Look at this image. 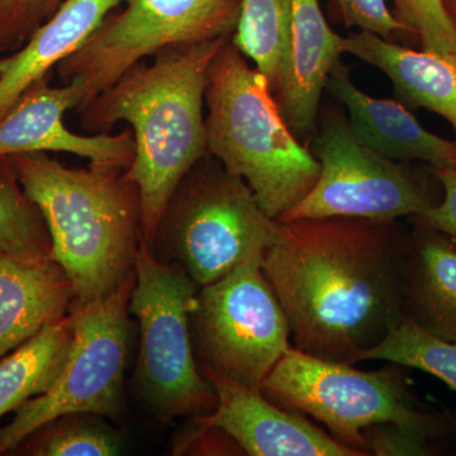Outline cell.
<instances>
[{"label": "cell", "instance_id": "6da1fadb", "mask_svg": "<svg viewBox=\"0 0 456 456\" xmlns=\"http://www.w3.org/2000/svg\"><path fill=\"white\" fill-rule=\"evenodd\" d=\"M261 266L287 314L293 347L356 364L403 317L412 235L397 221H278Z\"/></svg>", "mask_w": 456, "mask_h": 456}, {"label": "cell", "instance_id": "7a4b0ae2", "mask_svg": "<svg viewBox=\"0 0 456 456\" xmlns=\"http://www.w3.org/2000/svg\"><path fill=\"white\" fill-rule=\"evenodd\" d=\"M231 37L179 45L132 66L83 108L80 125L93 134L127 122L134 158L126 175L137 185L141 232L149 248L171 196L191 167L208 154L206 104L209 66Z\"/></svg>", "mask_w": 456, "mask_h": 456}, {"label": "cell", "instance_id": "3957f363", "mask_svg": "<svg viewBox=\"0 0 456 456\" xmlns=\"http://www.w3.org/2000/svg\"><path fill=\"white\" fill-rule=\"evenodd\" d=\"M27 197L49 228L51 259L73 285V303L104 298L134 274L141 232L137 185L126 169H73L47 152L9 156Z\"/></svg>", "mask_w": 456, "mask_h": 456}, {"label": "cell", "instance_id": "277c9868", "mask_svg": "<svg viewBox=\"0 0 456 456\" xmlns=\"http://www.w3.org/2000/svg\"><path fill=\"white\" fill-rule=\"evenodd\" d=\"M208 154L244 180L278 220L307 196L321 165L294 136L268 80L228 40L209 66L206 88Z\"/></svg>", "mask_w": 456, "mask_h": 456}, {"label": "cell", "instance_id": "5b68a950", "mask_svg": "<svg viewBox=\"0 0 456 456\" xmlns=\"http://www.w3.org/2000/svg\"><path fill=\"white\" fill-rule=\"evenodd\" d=\"M404 367L364 371L290 347L261 384L264 397L321 422L342 445L365 452L362 431L395 424L435 441L456 431L446 413L426 412L411 395Z\"/></svg>", "mask_w": 456, "mask_h": 456}, {"label": "cell", "instance_id": "8992f818", "mask_svg": "<svg viewBox=\"0 0 456 456\" xmlns=\"http://www.w3.org/2000/svg\"><path fill=\"white\" fill-rule=\"evenodd\" d=\"M278 227L244 180L207 154L171 196L150 250L203 287L248 261L263 260Z\"/></svg>", "mask_w": 456, "mask_h": 456}, {"label": "cell", "instance_id": "52a82bcc", "mask_svg": "<svg viewBox=\"0 0 456 456\" xmlns=\"http://www.w3.org/2000/svg\"><path fill=\"white\" fill-rule=\"evenodd\" d=\"M128 310L139 321L141 391L163 421L211 413L217 395L194 355L189 314L198 285L178 264L165 263L141 239Z\"/></svg>", "mask_w": 456, "mask_h": 456}, {"label": "cell", "instance_id": "ba28073f", "mask_svg": "<svg viewBox=\"0 0 456 456\" xmlns=\"http://www.w3.org/2000/svg\"><path fill=\"white\" fill-rule=\"evenodd\" d=\"M136 272L104 298L73 303V341L55 382L0 428V456L12 452L40 426L70 413L113 417L121 410L130 340V297Z\"/></svg>", "mask_w": 456, "mask_h": 456}, {"label": "cell", "instance_id": "9c48e42d", "mask_svg": "<svg viewBox=\"0 0 456 456\" xmlns=\"http://www.w3.org/2000/svg\"><path fill=\"white\" fill-rule=\"evenodd\" d=\"M79 50L57 65L80 92L77 112L132 66L179 45L231 37L242 0H123Z\"/></svg>", "mask_w": 456, "mask_h": 456}, {"label": "cell", "instance_id": "30bf717a", "mask_svg": "<svg viewBox=\"0 0 456 456\" xmlns=\"http://www.w3.org/2000/svg\"><path fill=\"white\" fill-rule=\"evenodd\" d=\"M263 260H251L198 288L189 314L200 368L211 369L260 391L290 349V327Z\"/></svg>", "mask_w": 456, "mask_h": 456}, {"label": "cell", "instance_id": "8fae6325", "mask_svg": "<svg viewBox=\"0 0 456 456\" xmlns=\"http://www.w3.org/2000/svg\"><path fill=\"white\" fill-rule=\"evenodd\" d=\"M312 142L320 176L310 193L279 222L327 217L397 221L422 215L440 202L422 176L365 145L338 112L323 119Z\"/></svg>", "mask_w": 456, "mask_h": 456}, {"label": "cell", "instance_id": "7c38bea8", "mask_svg": "<svg viewBox=\"0 0 456 456\" xmlns=\"http://www.w3.org/2000/svg\"><path fill=\"white\" fill-rule=\"evenodd\" d=\"M217 395L208 415L191 419L227 432L250 456H362L307 417L273 403L263 393L226 375L200 368Z\"/></svg>", "mask_w": 456, "mask_h": 456}, {"label": "cell", "instance_id": "4fadbf2b", "mask_svg": "<svg viewBox=\"0 0 456 456\" xmlns=\"http://www.w3.org/2000/svg\"><path fill=\"white\" fill-rule=\"evenodd\" d=\"M50 77L33 86L17 106L0 119V159L26 152H68L88 159L90 164L127 169L134 158L130 128L121 134L83 136L65 126L69 110L80 106L74 84L50 86Z\"/></svg>", "mask_w": 456, "mask_h": 456}, {"label": "cell", "instance_id": "5bb4252c", "mask_svg": "<svg viewBox=\"0 0 456 456\" xmlns=\"http://www.w3.org/2000/svg\"><path fill=\"white\" fill-rule=\"evenodd\" d=\"M325 89L346 108L354 134L378 154L402 164L422 161L440 169L456 167V141L426 130L399 102L362 92L341 60L330 73Z\"/></svg>", "mask_w": 456, "mask_h": 456}, {"label": "cell", "instance_id": "9a60e30c", "mask_svg": "<svg viewBox=\"0 0 456 456\" xmlns=\"http://www.w3.org/2000/svg\"><path fill=\"white\" fill-rule=\"evenodd\" d=\"M345 51L327 23L318 0H292V28L287 73L275 99L281 116L303 145L316 134L321 95Z\"/></svg>", "mask_w": 456, "mask_h": 456}, {"label": "cell", "instance_id": "2e32d148", "mask_svg": "<svg viewBox=\"0 0 456 456\" xmlns=\"http://www.w3.org/2000/svg\"><path fill=\"white\" fill-rule=\"evenodd\" d=\"M123 0H62L25 46L0 57V119L83 46Z\"/></svg>", "mask_w": 456, "mask_h": 456}, {"label": "cell", "instance_id": "e0dca14e", "mask_svg": "<svg viewBox=\"0 0 456 456\" xmlns=\"http://www.w3.org/2000/svg\"><path fill=\"white\" fill-rule=\"evenodd\" d=\"M73 301L70 279L55 260L0 251V358L65 317Z\"/></svg>", "mask_w": 456, "mask_h": 456}, {"label": "cell", "instance_id": "ac0fdd59", "mask_svg": "<svg viewBox=\"0 0 456 456\" xmlns=\"http://www.w3.org/2000/svg\"><path fill=\"white\" fill-rule=\"evenodd\" d=\"M345 51L383 71L399 101L439 114L456 131V53L411 50L367 31L345 37Z\"/></svg>", "mask_w": 456, "mask_h": 456}, {"label": "cell", "instance_id": "d6986e66", "mask_svg": "<svg viewBox=\"0 0 456 456\" xmlns=\"http://www.w3.org/2000/svg\"><path fill=\"white\" fill-rule=\"evenodd\" d=\"M403 317L456 344V240L417 224L404 277Z\"/></svg>", "mask_w": 456, "mask_h": 456}, {"label": "cell", "instance_id": "ffe728a7", "mask_svg": "<svg viewBox=\"0 0 456 456\" xmlns=\"http://www.w3.org/2000/svg\"><path fill=\"white\" fill-rule=\"evenodd\" d=\"M73 341L70 312L0 358V419L50 388Z\"/></svg>", "mask_w": 456, "mask_h": 456}, {"label": "cell", "instance_id": "44dd1931", "mask_svg": "<svg viewBox=\"0 0 456 456\" xmlns=\"http://www.w3.org/2000/svg\"><path fill=\"white\" fill-rule=\"evenodd\" d=\"M292 0H242L231 42L254 61L277 94L287 73Z\"/></svg>", "mask_w": 456, "mask_h": 456}, {"label": "cell", "instance_id": "7402d4cb", "mask_svg": "<svg viewBox=\"0 0 456 456\" xmlns=\"http://www.w3.org/2000/svg\"><path fill=\"white\" fill-rule=\"evenodd\" d=\"M121 452V437L93 413L56 417L36 428L11 455L112 456Z\"/></svg>", "mask_w": 456, "mask_h": 456}, {"label": "cell", "instance_id": "603a6c76", "mask_svg": "<svg viewBox=\"0 0 456 456\" xmlns=\"http://www.w3.org/2000/svg\"><path fill=\"white\" fill-rule=\"evenodd\" d=\"M0 251L22 257H51L49 228L27 197L8 158L0 159Z\"/></svg>", "mask_w": 456, "mask_h": 456}, {"label": "cell", "instance_id": "cb8c5ba5", "mask_svg": "<svg viewBox=\"0 0 456 456\" xmlns=\"http://www.w3.org/2000/svg\"><path fill=\"white\" fill-rule=\"evenodd\" d=\"M369 360L425 371L456 392V344L430 334L406 317L393 323L383 341L360 358V362Z\"/></svg>", "mask_w": 456, "mask_h": 456}, {"label": "cell", "instance_id": "d4e9b609", "mask_svg": "<svg viewBox=\"0 0 456 456\" xmlns=\"http://www.w3.org/2000/svg\"><path fill=\"white\" fill-rule=\"evenodd\" d=\"M392 14L408 33L419 38L422 50L456 53V20L444 0H391Z\"/></svg>", "mask_w": 456, "mask_h": 456}, {"label": "cell", "instance_id": "484cf974", "mask_svg": "<svg viewBox=\"0 0 456 456\" xmlns=\"http://www.w3.org/2000/svg\"><path fill=\"white\" fill-rule=\"evenodd\" d=\"M49 0H0V55L16 53L47 20Z\"/></svg>", "mask_w": 456, "mask_h": 456}, {"label": "cell", "instance_id": "4316f807", "mask_svg": "<svg viewBox=\"0 0 456 456\" xmlns=\"http://www.w3.org/2000/svg\"><path fill=\"white\" fill-rule=\"evenodd\" d=\"M365 452L375 456L434 454L437 441L395 424L373 425L362 431Z\"/></svg>", "mask_w": 456, "mask_h": 456}, {"label": "cell", "instance_id": "83f0119b", "mask_svg": "<svg viewBox=\"0 0 456 456\" xmlns=\"http://www.w3.org/2000/svg\"><path fill=\"white\" fill-rule=\"evenodd\" d=\"M191 428L174 441V455L241 456V446L231 435L215 425L191 419Z\"/></svg>", "mask_w": 456, "mask_h": 456}, {"label": "cell", "instance_id": "f1b7e54d", "mask_svg": "<svg viewBox=\"0 0 456 456\" xmlns=\"http://www.w3.org/2000/svg\"><path fill=\"white\" fill-rule=\"evenodd\" d=\"M342 20L347 27H358L389 40L395 33H408L393 17L387 0H336Z\"/></svg>", "mask_w": 456, "mask_h": 456}, {"label": "cell", "instance_id": "f546056e", "mask_svg": "<svg viewBox=\"0 0 456 456\" xmlns=\"http://www.w3.org/2000/svg\"><path fill=\"white\" fill-rule=\"evenodd\" d=\"M431 174L443 187L444 197L436 206L416 216V224L419 226L439 231L456 240V167L454 169H440L431 167Z\"/></svg>", "mask_w": 456, "mask_h": 456}, {"label": "cell", "instance_id": "4dcf8cb0", "mask_svg": "<svg viewBox=\"0 0 456 456\" xmlns=\"http://www.w3.org/2000/svg\"><path fill=\"white\" fill-rule=\"evenodd\" d=\"M61 2L62 0H49V4H47V20L55 13Z\"/></svg>", "mask_w": 456, "mask_h": 456}, {"label": "cell", "instance_id": "1f68e13d", "mask_svg": "<svg viewBox=\"0 0 456 456\" xmlns=\"http://www.w3.org/2000/svg\"><path fill=\"white\" fill-rule=\"evenodd\" d=\"M444 3H445V7L448 9L449 13L456 20V0H444Z\"/></svg>", "mask_w": 456, "mask_h": 456}]
</instances>
